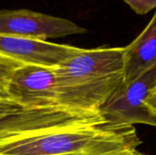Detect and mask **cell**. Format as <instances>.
Returning a JSON list of instances; mask_svg holds the SVG:
<instances>
[{
    "mask_svg": "<svg viewBox=\"0 0 156 155\" xmlns=\"http://www.w3.org/2000/svg\"><path fill=\"white\" fill-rule=\"evenodd\" d=\"M55 72L57 106L99 112L124 82V48H80L56 67Z\"/></svg>",
    "mask_w": 156,
    "mask_h": 155,
    "instance_id": "obj_1",
    "label": "cell"
},
{
    "mask_svg": "<svg viewBox=\"0 0 156 155\" xmlns=\"http://www.w3.org/2000/svg\"><path fill=\"white\" fill-rule=\"evenodd\" d=\"M134 126L107 122L27 136L0 145V155H137Z\"/></svg>",
    "mask_w": 156,
    "mask_h": 155,
    "instance_id": "obj_2",
    "label": "cell"
},
{
    "mask_svg": "<svg viewBox=\"0 0 156 155\" xmlns=\"http://www.w3.org/2000/svg\"><path fill=\"white\" fill-rule=\"evenodd\" d=\"M156 86V66L131 82H123L99 108L101 117L116 125L156 127V114L146 100Z\"/></svg>",
    "mask_w": 156,
    "mask_h": 155,
    "instance_id": "obj_3",
    "label": "cell"
},
{
    "mask_svg": "<svg viewBox=\"0 0 156 155\" xmlns=\"http://www.w3.org/2000/svg\"><path fill=\"white\" fill-rule=\"evenodd\" d=\"M88 30L78 24L29 9L0 10V35L47 40L85 34Z\"/></svg>",
    "mask_w": 156,
    "mask_h": 155,
    "instance_id": "obj_4",
    "label": "cell"
},
{
    "mask_svg": "<svg viewBox=\"0 0 156 155\" xmlns=\"http://www.w3.org/2000/svg\"><path fill=\"white\" fill-rule=\"evenodd\" d=\"M7 94L27 110L57 107L55 68L27 64L19 67L12 74Z\"/></svg>",
    "mask_w": 156,
    "mask_h": 155,
    "instance_id": "obj_5",
    "label": "cell"
},
{
    "mask_svg": "<svg viewBox=\"0 0 156 155\" xmlns=\"http://www.w3.org/2000/svg\"><path fill=\"white\" fill-rule=\"evenodd\" d=\"M80 48L47 40L0 35V53L27 65L56 68Z\"/></svg>",
    "mask_w": 156,
    "mask_h": 155,
    "instance_id": "obj_6",
    "label": "cell"
},
{
    "mask_svg": "<svg viewBox=\"0 0 156 155\" xmlns=\"http://www.w3.org/2000/svg\"><path fill=\"white\" fill-rule=\"evenodd\" d=\"M156 66V11L141 34L124 47V82Z\"/></svg>",
    "mask_w": 156,
    "mask_h": 155,
    "instance_id": "obj_7",
    "label": "cell"
},
{
    "mask_svg": "<svg viewBox=\"0 0 156 155\" xmlns=\"http://www.w3.org/2000/svg\"><path fill=\"white\" fill-rule=\"evenodd\" d=\"M24 64L0 53V100L9 99L7 94V86L14 71Z\"/></svg>",
    "mask_w": 156,
    "mask_h": 155,
    "instance_id": "obj_8",
    "label": "cell"
},
{
    "mask_svg": "<svg viewBox=\"0 0 156 155\" xmlns=\"http://www.w3.org/2000/svg\"><path fill=\"white\" fill-rule=\"evenodd\" d=\"M136 14L145 15L156 9V0H123Z\"/></svg>",
    "mask_w": 156,
    "mask_h": 155,
    "instance_id": "obj_9",
    "label": "cell"
},
{
    "mask_svg": "<svg viewBox=\"0 0 156 155\" xmlns=\"http://www.w3.org/2000/svg\"><path fill=\"white\" fill-rule=\"evenodd\" d=\"M24 110L27 109H24L23 107L19 106L11 99L0 100V120L19 113Z\"/></svg>",
    "mask_w": 156,
    "mask_h": 155,
    "instance_id": "obj_10",
    "label": "cell"
},
{
    "mask_svg": "<svg viewBox=\"0 0 156 155\" xmlns=\"http://www.w3.org/2000/svg\"><path fill=\"white\" fill-rule=\"evenodd\" d=\"M146 104L156 114V86L155 88L152 90L151 94L149 95V97L146 100Z\"/></svg>",
    "mask_w": 156,
    "mask_h": 155,
    "instance_id": "obj_11",
    "label": "cell"
},
{
    "mask_svg": "<svg viewBox=\"0 0 156 155\" xmlns=\"http://www.w3.org/2000/svg\"><path fill=\"white\" fill-rule=\"evenodd\" d=\"M139 155H144V154H142V153H140V154H139Z\"/></svg>",
    "mask_w": 156,
    "mask_h": 155,
    "instance_id": "obj_12",
    "label": "cell"
},
{
    "mask_svg": "<svg viewBox=\"0 0 156 155\" xmlns=\"http://www.w3.org/2000/svg\"><path fill=\"white\" fill-rule=\"evenodd\" d=\"M139 154H140V153H138V154H137V155H139Z\"/></svg>",
    "mask_w": 156,
    "mask_h": 155,
    "instance_id": "obj_13",
    "label": "cell"
}]
</instances>
